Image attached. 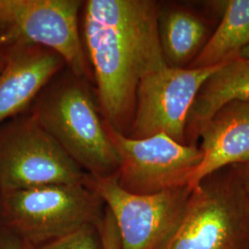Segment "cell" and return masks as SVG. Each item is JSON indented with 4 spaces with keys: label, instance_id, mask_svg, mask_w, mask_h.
I'll list each match as a JSON object with an SVG mask.
<instances>
[{
    "label": "cell",
    "instance_id": "6",
    "mask_svg": "<svg viewBox=\"0 0 249 249\" xmlns=\"http://www.w3.org/2000/svg\"><path fill=\"white\" fill-rule=\"evenodd\" d=\"M106 125L120 159L117 182L127 192L151 195L188 187L203 159L200 149L178 142L165 134L132 139Z\"/></svg>",
    "mask_w": 249,
    "mask_h": 249
},
{
    "label": "cell",
    "instance_id": "15",
    "mask_svg": "<svg viewBox=\"0 0 249 249\" xmlns=\"http://www.w3.org/2000/svg\"><path fill=\"white\" fill-rule=\"evenodd\" d=\"M35 249H103L97 225H87Z\"/></svg>",
    "mask_w": 249,
    "mask_h": 249
},
{
    "label": "cell",
    "instance_id": "2",
    "mask_svg": "<svg viewBox=\"0 0 249 249\" xmlns=\"http://www.w3.org/2000/svg\"><path fill=\"white\" fill-rule=\"evenodd\" d=\"M89 84L66 67L29 111L88 175L112 177L120 159Z\"/></svg>",
    "mask_w": 249,
    "mask_h": 249
},
{
    "label": "cell",
    "instance_id": "7",
    "mask_svg": "<svg viewBox=\"0 0 249 249\" xmlns=\"http://www.w3.org/2000/svg\"><path fill=\"white\" fill-rule=\"evenodd\" d=\"M87 186L113 215L121 249H159L180 221L191 193L186 187L151 195L133 194L119 186L116 175H89Z\"/></svg>",
    "mask_w": 249,
    "mask_h": 249
},
{
    "label": "cell",
    "instance_id": "8",
    "mask_svg": "<svg viewBox=\"0 0 249 249\" xmlns=\"http://www.w3.org/2000/svg\"><path fill=\"white\" fill-rule=\"evenodd\" d=\"M220 65L207 68H172L168 65L140 81L127 137L145 139L163 133L183 143L187 118L197 92Z\"/></svg>",
    "mask_w": 249,
    "mask_h": 249
},
{
    "label": "cell",
    "instance_id": "9",
    "mask_svg": "<svg viewBox=\"0 0 249 249\" xmlns=\"http://www.w3.org/2000/svg\"><path fill=\"white\" fill-rule=\"evenodd\" d=\"M0 124L27 112L41 91L67 65L53 50L22 42L1 47Z\"/></svg>",
    "mask_w": 249,
    "mask_h": 249
},
{
    "label": "cell",
    "instance_id": "17",
    "mask_svg": "<svg viewBox=\"0 0 249 249\" xmlns=\"http://www.w3.org/2000/svg\"><path fill=\"white\" fill-rule=\"evenodd\" d=\"M0 249H26V246L18 236L5 235L0 238Z\"/></svg>",
    "mask_w": 249,
    "mask_h": 249
},
{
    "label": "cell",
    "instance_id": "16",
    "mask_svg": "<svg viewBox=\"0 0 249 249\" xmlns=\"http://www.w3.org/2000/svg\"><path fill=\"white\" fill-rule=\"evenodd\" d=\"M102 249H121L120 237L118 230L116 227L115 220L112 213L106 207L105 214L97 225Z\"/></svg>",
    "mask_w": 249,
    "mask_h": 249
},
{
    "label": "cell",
    "instance_id": "11",
    "mask_svg": "<svg viewBox=\"0 0 249 249\" xmlns=\"http://www.w3.org/2000/svg\"><path fill=\"white\" fill-rule=\"evenodd\" d=\"M196 131L203 159L188 183L190 190L224 166L249 160V101L227 104Z\"/></svg>",
    "mask_w": 249,
    "mask_h": 249
},
{
    "label": "cell",
    "instance_id": "1",
    "mask_svg": "<svg viewBox=\"0 0 249 249\" xmlns=\"http://www.w3.org/2000/svg\"><path fill=\"white\" fill-rule=\"evenodd\" d=\"M80 35L105 122L126 135L143 77L166 66L158 33V8L148 0H88Z\"/></svg>",
    "mask_w": 249,
    "mask_h": 249
},
{
    "label": "cell",
    "instance_id": "20",
    "mask_svg": "<svg viewBox=\"0 0 249 249\" xmlns=\"http://www.w3.org/2000/svg\"><path fill=\"white\" fill-rule=\"evenodd\" d=\"M240 56L241 57L249 59V46H247V47L241 52Z\"/></svg>",
    "mask_w": 249,
    "mask_h": 249
},
{
    "label": "cell",
    "instance_id": "3",
    "mask_svg": "<svg viewBox=\"0 0 249 249\" xmlns=\"http://www.w3.org/2000/svg\"><path fill=\"white\" fill-rule=\"evenodd\" d=\"M106 205L87 184L52 185L2 194L1 215L19 237L36 247L87 225H98Z\"/></svg>",
    "mask_w": 249,
    "mask_h": 249
},
{
    "label": "cell",
    "instance_id": "14",
    "mask_svg": "<svg viewBox=\"0 0 249 249\" xmlns=\"http://www.w3.org/2000/svg\"><path fill=\"white\" fill-rule=\"evenodd\" d=\"M158 33L165 63L172 68H183L197 52L206 28L187 10L158 9Z\"/></svg>",
    "mask_w": 249,
    "mask_h": 249
},
{
    "label": "cell",
    "instance_id": "19",
    "mask_svg": "<svg viewBox=\"0 0 249 249\" xmlns=\"http://www.w3.org/2000/svg\"><path fill=\"white\" fill-rule=\"evenodd\" d=\"M9 45V39L7 38V36H4L2 33H0V48L2 46Z\"/></svg>",
    "mask_w": 249,
    "mask_h": 249
},
{
    "label": "cell",
    "instance_id": "18",
    "mask_svg": "<svg viewBox=\"0 0 249 249\" xmlns=\"http://www.w3.org/2000/svg\"><path fill=\"white\" fill-rule=\"evenodd\" d=\"M245 165V168H244V178H245V182H246V185L249 188V160L243 163Z\"/></svg>",
    "mask_w": 249,
    "mask_h": 249
},
{
    "label": "cell",
    "instance_id": "21",
    "mask_svg": "<svg viewBox=\"0 0 249 249\" xmlns=\"http://www.w3.org/2000/svg\"><path fill=\"white\" fill-rule=\"evenodd\" d=\"M4 63H5L4 54H3V52H2V50H1V48H0V71L2 70V68H3V66H4Z\"/></svg>",
    "mask_w": 249,
    "mask_h": 249
},
{
    "label": "cell",
    "instance_id": "13",
    "mask_svg": "<svg viewBox=\"0 0 249 249\" xmlns=\"http://www.w3.org/2000/svg\"><path fill=\"white\" fill-rule=\"evenodd\" d=\"M249 45V0L227 1L221 23L189 68H207L230 61L239 57Z\"/></svg>",
    "mask_w": 249,
    "mask_h": 249
},
{
    "label": "cell",
    "instance_id": "12",
    "mask_svg": "<svg viewBox=\"0 0 249 249\" xmlns=\"http://www.w3.org/2000/svg\"><path fill=\"white\" fill-rule=\"evenodd\" d=\"M235 101H249V59L241 56L222 64L203 83L190 109L187 130L196 131L222 107Z\"/></svg>",
    "mask_w": 249,
    "mask_h": 249
},
{
    "label": "cell",
    "instance_id": "22",
    "mask_svg": "<svg viewBox=\"0 0 249 249\" xmlns=\"http://www.w3.org/2000/svg\"><path fill=\"white\" fill-rule=\"evenodd\" d=\"M1 201H2V194L0 191V214H1Z\"/></svg>",
    "mask_w": 249,
    "mask_h": 249
},
{
    "label": "cell",
    "instance_id": "5",
    "mask_svg": "<svg viewBox=\"0 0 249 249\" xmlns=\"http://www.w3.org/2000/svg\"><path fill=\"white\" fill-rule=\"evenodd\" d=\"M80 0H0V33L9 45H42L58 53L76 76L93 83L80 35Z\"/></svg>",
    "mask_w": 249,
    "mask_h": 249
},
{
    "label": "cell",
    "instance_id": "10",
    "mask_svg": "<svg viewBox=\"0 0 249 249\" xmlns=\"http://www.w3.org/2000/svg\"><path fill=\"white\" fill-rule=\"evenodd\" d=\"M237 230L231 198L200 184L191 190L180 221L158 249H229Z\"/></svg>",
    "mask_w": 249,
    "mask_h": 249
},
{
    "label": "cell",
    "instance_id": "4",
    "mask_svg": "<svg viewBox=\"0 0 249 249\" xmlns=\"http://www.w3.org/2000/svg\"><path fill=\"white\" fill-rule=\"evenodd\" d=\"M89 175L28 110L0 124V191L87 184Z\"/></svg>",
    "mask_w": 249,
    "mask_h": 249
}]
</instances>
